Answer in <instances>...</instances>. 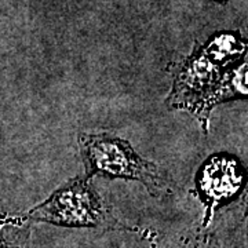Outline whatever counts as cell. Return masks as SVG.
<instances>
[{
	"label": "cell",
	"mask_w": 248,
	"mask_h": 248,
	"mask_svg": "<svg viewBox=\"0 0 248 248\" xmlns=\"http://www.w3.org/2000/svg\"><path fill=\"white\" fill-rule=\"evenodd\" d=\"M247 98V51L240 32H222L193 50L175 73L167 98L171 109H187L207 128L213 108Z\"/></svg>",
	"instance_id": "6da1fadb"
},
{
	"label": "cell",
	"mask_w": 248,
	"mask_h": 248,
	"mask_svg": "<svg viewBox=\"0 0 248 248\" xmlns=\"http://www.w3.org/2000/svg\"><path fill=\"white\" fill-rule=\"evenodd\" d=\"M79 148L87 177L135 181L156 197L171 192L167 174L123 138L108 133L80 134Z\"/></svg>",
	"instance_id": "7a4b0ae2"
},
{
	"label": "cell",
	"mask_w": 248,
	"mask_h": 248,
	"mask_svg": "<svg viewBox=\"0 0 248 248\" xmlns=\"http://www.w3.org/2000/svg\"><path fill=\"white\" fill-rule=\"evenodd\" d=\"M25 215L32 223L42 222L61 228L140 232L116 218L112 207L93 184V178L87 175L69 179Z\"/></svg>",
	"instance_id": "3957f363"
},
{
	"label": "cell",
	"mask_w": 248,
	"mask_h": 248,
	"mask_svg": "<svg viewBox=\"0 0 248 248\" xmlns=\"http://www.w3.org/2000/svg\"><path fill=\"white\" fill-rule=\"evenodd\" d=\"M246 169L240 160L229 153H217L199 170L196 175V189L205 204V222L214 211L233 202L246 186Z\"/></svg>",
	"instance_id": "277c9868"
},
{
	"label": "cell",
	"mask_w": 248,
	"mask_h": 248,
	"mask_svg": "<svg viewBox=\"0 0 248 248\" xmlns=\"http://www.w3.org/2000/svg\"><path fill=\"white\" fill-rule=\"evenodd\" d=\"M31 225L27 215H0V248H31Z\"/></svg>",
	"instance_id": "5b68a950"
}]
</instances>
